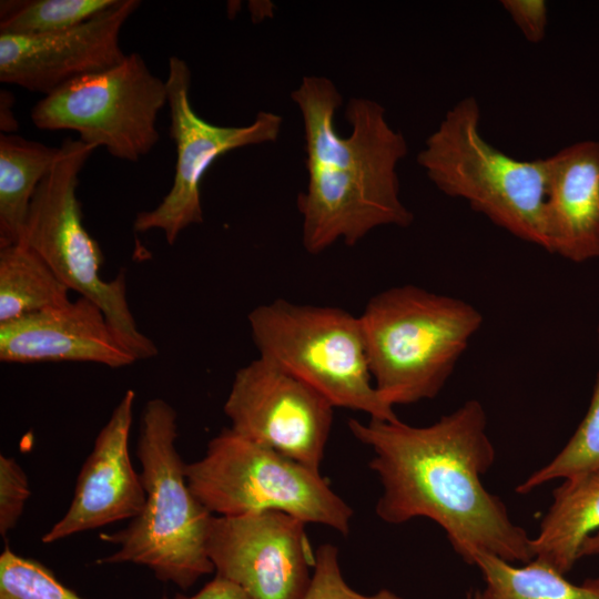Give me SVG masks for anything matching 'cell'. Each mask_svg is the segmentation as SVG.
I'll use <instances>...</instances> for the list:
<instances>
[{
  "mask_svg": "<svg viewBox=\"0 0 599 599\" xmlns=\"http://www.w3.org/2000/svg\"><path fill=\"white\" fill-rule=\"evenodd\" d=\"M69 287L33 250L0 247V323L62 306Z\"/></svg>",
  "mask_w": 599,
  "mask_h": 599,
  "instance_id": "obj_19",
  "label": "cell"
},
{
  "mask_svg": "<svg viewBox=\"0 0 599 599\" xmlns=\"http://www.w3.org/2000/svg\"><path fill=\"white\" fill-rule=\"evenodd\" d=\"M352 435L373 450L369 468L383 487L375 507L389 525L415 518L436 522L468 565L478 552L509 562L534 559L527 531L481 478L495 463L487 414L477 399L427 426L348 419Z\"/></svg>",
  "mask_w": 599,
  "mask_h": 599,
  "instance_id": "obj_1",
  "label": "cell"
},
{
  "mask_svg": "<svg viewBox=\"0 0 599 599\" xmlns=\"http://www.w3.org/2000/svg\"><path fill=\"white\" fill-rule=\"evenodd\" d=\"M598 530L599 470L564 479L531 538L534 559L566 575L580 559L586 539Z\"/></svg>",
  "mask_w": 599,
  "mask_h": 599,
  "instance_id": "obj_17",
  "label": "cell"
},
{
  "mask_svg": "<svg viewBox=\"0 0 599 599\" xmlns=\"http://www.w3.org/2000/svg\"><path fill=\"white\" fill-rule=\"evenodd\" d=\"M474 97L456 102L428 135L419 166L444 194L466 201L511 235L545 248L547 159L518 160L480 131Z\"/></svg>",
  "mask_w": 599,
  "mask_h": 599,
  "instance_id": "obj_5",
  "label": "cell"
},
{
  "mask_svg": "<svg viewBox=\"0 0 599 599\" xmlns=\"http://www.w3.org/2000/svg\"><path fill=\"white\" fill-rule=\"evenodd\" d=\"M176 438L174 407L162 398L148 400L141 413L135 449L145 506L126 527L100 534L103 542L116 549L95 564L143 566L160 581L187 590L214 571L206 550L213 515L187 485Z\"/></svg>",
  "mask_w": 599,
  "mask_h": 599,
  "instance_id": "obj_3",
  "label": "cell"
},
{
  "mask_svg": "<svg viewBox=\"0 0 599 599\" xmlns=\"http://www.w3.org/2000/svg\"><path fill=\"white\" fill-rule=\"evenodd\" d=\"M358 317L374 386L393 407L435 398L483 324L468 302L410 284L379 292Z\"/></svg>",
  "mask_w": 599,
  "mask_h": 599,
  "instance_id": "obj_4",
  "label": "cell"
},
{
  "mask_svg": "<svg viewBox=\"0 0 599 599\" xmlns=\"http://www.w3.org/2000/svg\"><path fill=\"white\" fill-rule=\"evenodd\" d=\"M13 97L9 91H1L0 94V129L4 134H10L18 128L13 113Z\"/></svg>",
  "mask_w": 599,
  "mask_h": 599,
  "instance_id": "obj_28",
  "label": "cell"
},
{
  "mask_svg": "<svg viewBox=\"0 0 599 599\" xmlns=\"http://www.w3.org/2000/svg\"><path fill=\"white\" fill-rule=\"evenodd\" d=\"M247 321L258 357L293 374L334 407L399 419L374 386L358 316L277 298L253 308Z\"/></svg>",
  "mask_w": 599,
  "mask_h": 599,
  "instance_id": "obj_6",
  "label": "cell"
},
{
  "mask_svg": "<svg viewBox=\"0 0 599 599\" xmlns=\"http://www.w3.org/2000/svg\"><path fill=\"white\" fill-rule=\"evenodd\" d=\"M31 495L29 479L13 457L0 455V535L6 538L17 526Z\"/></svg>",
  "mask_w": 599,
  "mask_h": 599,
  "instance_id": "obj_25",
  "label": "cell"
},
{
  "mask_svg": "<svg viewBox=\"0 0 599 599\" xmlns=\"http://www.w3.org/2000/svg\"><path fill=\"white\" fill-rule=\"evenodd\" d=\"M599 470V374L589 408L564 448L545 466L535 470L516 487L526 495L557 479Z\"/></svg>",
  "mask_w": 599,
  "mask_h": 599,
  "instance_id": "obj_22",
  "label": "cell"
},
{
  "mask_svg": "<svg viewBox=\"0 0 599 599\" xmlns=\"http://www.w3.org/2000/svg\"><path fill=\"white\" fill-rule=\"evenodd\" d=\"M170 108V134L176 146L175 174L172 186L152 210L138 213L136 232L161 231L173 245L192 224L203 222L201 183L210 166L222 155L248 145L275 142L283 118L272 111H260L244 126H224L199 116L190 101L191 70L176 57L169 59L165 80Z\"/></svg>",
  "mask_w": 599,
  "mask_h": 599,
  "instance_id": "obj_10",
  "label": "cell"
},
{
  "mask_svg": "<svg viewBox=\"0 0 599 599\" xmlns=\"http://www.w3.org/2000/svg\"><path fill=\"white\" fill-rule=\"evenodd\" d=\"M118 0L1 1L0 34L35 35L79 26Z\"/></svg>",
  "mask_w": 599,
  "mask_h": 599,
  "instance_id": "obj_21",
  "label": "cell"
},
{
  "mask_svg": "<svg viewBox=\"0 0 599 599\" xmlns=\"http://www.w3.org/2000/svg\"><path fill=\"white\" fill-rule=\"evenodd\" d=\"M335 407L317 390L261 357L234 375L223 405L231 429L319 471Z\"/></svg>",
  "mask_w": 599,
  "mask_h": 599,
  "instance_id": "obj_11",
  "label": "cell"
},
{
  "mask_svg": "<svg viewBox=\"0 0 599 599\" xmlns=\"http://www.w3.org/2000/svg\"><path fill=\"white\" fill-rule=\"evenodd\" d=\"M290 97L304 128L307 184L296 204L306 252L317 255L337 241L354 246L380 226H409L414 215L400 199L397 173L408 145L384 106L349 99L345 119L352 131L342 136L335 113L343 97L331 79L306 75Z\"/></svg>",
  "mask_w": 599,
  "mask_h": 599,
  "instance_id": "obj_2",
  "label": "cell"
},
{
  "mask_svg": "<svg viewBox=\"0 0 599 599\" xmlns=\"http://www.w3.org/2000/svg\"><path fill=\"white\" fill-rule=\"evenodd\" d=\"M0 361L88 362L111 368L136 362L118 342L100 307L82 296L0 323Z\"/></svg>",
  "mask_w": 599,
  "mask_h": 599,
  "instance_id": "obj_15",
  "label": "cell"
},
{
  "mask_svg": "<svg viewBox=\"0 0 599 599\" xmlns=\"http://www.w3.org/2000/svg\"><path fill=\"white\" fill-rule=\"evenodd\" d=\"M185 476L192 494L214 516L282 511L342 535L351 530L353 509L319 471L230 427L207 443L202 458L185 464Z\"/></svg>",
  "mask_w": 599,
  "mask_h": 599,
  "instance_id": "obj_8",
  "label": "cell"
},
{
  "mask_svg": "<svg viewBox=\"0 0 599 599\" xmlns=\"http://www.w3.org/2000/svg\"><path fill=\"white\" fill-rule=\"evenodd\" d=\"M501 7L528 42H541L548 27V6L545 0H502Z\"/></svg>",
  "mask_w": 599,
  "mask_h": 599,
  "instance_id": "obj_26",
  "label": "cell"
},
{
  "mask_svg": "<svg viewBox=\"0 0 599 599\" xmlns=\"http://www.w3.org/2000/svg\"><path fill=\"white\" fill-rule=\"evenodd\" d=\"M138 0H118L73 28L45 34H0V80L48 95L65 83L120 63L122 27Z\"/></svg>",
  "mask_w": 599,
  "mask_h": 599,
  "instance_id": "obj_13",
  "label": "cell"
},
{
  "mask_svg": "<svg viewBox=\"0 0 599 599\" xmlns=\"http://www.w3.org/2000/svg\"><path fill=\"white\" fill-rule=\"evenodd\" d=\"M0 599H84L37 560L6 547L0 555Z\"/></svg>",
  "mask_w": 599,
  "mask_h": 599,
  "instance_id": "obj_23",
  "label": "cell"
},
{
  "mask_svg": "<svg viewBox=\"0 0 599 599\" xmlns=\"http://www.w3.org/2000/svg\"><path fill=\"white\" fill-rule=\"evenodd\" d=\"M599 556V530L588 537L580 550V558Z\"/></svg>",
  "mask_w": 599,
  "mask_h": 599,
  "instance_id": "obj_29",
  "label": "cell"
},
{
  "mask_svg": "<svg viewBox=\"0 0 599 599\" xmlns=\"http://www.w3.org/2000/svg\"><path fill=\"white\" fill-rule=\"evenodd\" d=\"M161 599H250L243 589L232 581L216 576L192 596L176 593L173 598L163 595Z\"/></svg>",
  "mask_w": 599,
  "mask_h": 599,
  "instance_id": "obj_27",
  "label": "cell"
},
{
  "mask_svg": "<svg viewBox=\"0 0 599 599\" xmlns=\"http://www.w3.org/2000/svg\"><path fill=\"white\" fill-rule=\"evenodd\" d=\"M167 104L166 82L143 58L126 54L116 65L77 78L44 95L31 110L40 130H71L79 140L131 162L160 139L158 115Z\"/></svg>",
  "mask_w": 599,
  "mask_h": 599,
  "instance_id": "obj_9",
  "label": "cell"
},
{
  "mask_svg": "<svg viewBox=\"0 0 599 599\" xmlns=\"http://www.w3.org/2000/svg\"><path fill=\"white\" fill-rule=\"evenodd\" d=\"M473 566L485 581L481 599H599V577L576 585L537 559L515 566L494 555L478 552Z\"/></svg>",
  "mask_w": 599,
  "mask_h": 599,
  "instance_id": "obj_20",
  "label": "cell"
},
{
  "mask_svg": "<svg viewBox=\"0 0 599 599\" xmlns=\"http://www.w3.org/2000/svg\"><path fill=\"white\" fill-rule=\"evenodd\" d=\"M93 150L79 139L62 142L32 197L20 244L40 255L70 291L100 307L115 338L135 361L149 359L159 349L138 328L128 303L125 274L111 281L101 277L103 252L83 224L77 189Z\"/></svg>",
  "mask_w": 599,
  "mask_h": 599,
  "instance_id": "obj_7",
  "label": "cell"
},
{
  "mask_svg": "<svg viewBox=\"0 0 599 599\" xmlns=\"http://www.w3.org/2000/svg\"><path fill=\"white\" fill-rule=\"evenodd\" d=\"M545 250L581 263L599 256V141L546 158Z\"/></svg>",
  "mask_w": 599,
  "mask_h": 599,
  "instance_id": "obj_16",
  "label": "cell"
},
{
  "mask_svg": "<svg viewBox=\"0 0 599 599\" xmlns=\"http://www.w3.org/2000/svg\"><path fill=\"white\" fill-rule=\"evenodd\" d=\"M303 599H403L383 588L365 595L353 589L344 579L338 561V549L331 544L321 545L315 552V564L309 587Z\"/></svg>",
  "mask_w": 599,
  "mask_h": 599,
  "instance_id": "obj_24",
  "label": "cell"
},
{
  "mask_svg": "<svg viewBox=\"0 0 599 599\" xmlns=\"http://www.w3.org/2000/svg\"><path fill=\"white\" fill-rule=\"evenodd\" d=\"M465 599H481V597H480V589L469 590V591L466 593Z\"/></svg>",
  "mask_w": 599,
  "mask_h": 599,
  "instance_id": "obj_30",
  "label": "cell"
},
{
  "mask_svg": "<svg viewBox=\"0 0 599 599\" xmlns=\"http://www.w3.org/2000/svg\"><path fill=\"white\" fill-rule=\"evenodd\" d=\"M58 148L14 134L0 136V247L19 244L32 197Z\"/></svg>",
  "mask_w": 599,
  "mask_h": 599,
  "instance_id": "obj_18",
  "label": "cell"
},
{
  "mask_svg": "<svg viewBox=\"0 0 599 599\" xmlns=\"http://www.w3.org/2000/svg\"><path fill=\"white\" fill-rule=\"evenodd\" d=\"M305 527L282 511L213 515L206 550L215 575L250 599H303L315 564Z\"/></svg>",
  "mask_w": 599,
  "mask_h": 599,
  "instance_id": "obj_12",
  "label": "cell"
},
{
  "mask_svg": "<svg viewBox=\"0 0 599 599\" xmlns=\"http://www.w3.org/2000/svg\"><path fill=\"white\" fill-rule=\"evenodd\" d=\"M135 393L128 389L94 439L65 514L42 536L43 544L133 519L145 506V491L129 453Z\"/></svg>",
  "mask_w": 599,
  "mask_h": 599,
  "instance_id": "obj_14",
  "label": "cell"
}]
</instances>
